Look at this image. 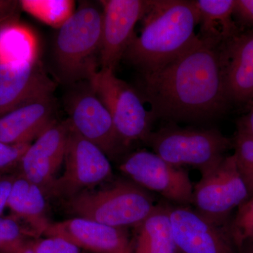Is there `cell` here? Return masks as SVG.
<instances>
[{
    "label": "cell",
    "mask_w": 253,
    "mask_h": 253,
    "mask_svg": "<svg viewBox=\"0 0 253 253\" xmlns=\"http://www.w3.org/2000/svg\"><path fill=\"white\" fill-rule=\"evenodd\" d=\"M142 76L141 95L153 120L208 122L222 114L229 103L219 49L200 38L175 59Z\"/></svg>",
    "instance_id": "cell-1"
},
{
    "label": "cell",
    "mask_w": 253,
    "mask_h": 253,
    "mask_svg": "<svg viewBox=\"0 0 253 253\" xmlns=\"http://www.w3.org/2000/svg\"><path fill=\"white\" fill-rule=\"evenodd\" d=\"M123 58L142 74L175 59L199 41L195 28L199 23L194 1L152 0Z\"/></svg>",
    "instance_id": "cell-2"
},
{
    "label": "cell",
    "mask_w": 253,
    "mask_h": 253,
    "mask_svg": "<svg viewBox=\"0 0 253 253\" xmlns=\"http://www.w3.org/2000/svg\"><path fill=\"white\" fill-rule=\"evenodd\" d=\"M102 9L83 1L58 29L52 48L55 77L65 85L90 81L99 71Z\"/></svg>",
    "instance_id": "cell-3"
},
{
    "label": "cell",
    "mask_w": 253,
    "mask_h": 253,
    "mask_svg": "<svg viewBox=\"0 0 253 253\" xmlns=\"http://www.w3.org/2000/svg\"><path fill=\"white\" fill-rule=\"evenodd\" d=\"M66 201L67 211L75 217L123 229L140 225L157 206L146 190L131 181L88 190Z\"/></svg>",
    "instance_id": "cell-4"
},
{
    "label": "cell",
    "mask_w": 253,
    "mask_h": 253,
    "mask_svg": "<svg viewBox=\"0 0 253 253\" xmlns=\"http://www.w3.org/2000/svg\"><path fill=\"white\" fill-rule=\"evenodd\" d=\"M145 141L166 162L178 168L192 166L201 174L217 166L231 145L215 128H181L173 123L151 131Z\"/></svg>",
    "instance_id": "cell-5"
},
{
    "label": "cell",
    "mask_w": 253,
    "mask_h": 253,
    "mask_svg": "<svg viewBox=\"0 0 253 253\" xmlns=\"http://www.w3.org/2000/svg\"><path fill=\"white\" fill-rule=\"evenodd\" d=\"M89 81L111 114L125 146L127 148L134 141L146 140L151 132L153 118L144 107L140 93L111 71L99 70Z\"/></svg>",
    "instance_id": "cell-6"
},
{
    "label": "cell",
    "mask_w": 253,
    "mask_h": 253,
    "mask_svg": "<svg viewBox=\"0 0 253 253\" xmlns=\"http://www.w3.org/2000/svg\"><path fill=\"white\" fill-rule=\"evenodd\" d=\"M68 86L64 106L73 130L98 146L109 159L123 154L126 148L90 82H79Z\"/></svg>",
    "instance_id": "cell-7"
},
{
    "label": "cell",
    "mask_w": 253,
    "mask_h": 253,
    "mask_svg": "<svg viewBox=\"0 0 253 253\" xmlns=\"http://www.w3.org/2000/svg\"><path fill=\"white\" fill-rule=\"evenodd\" d=\"M249 197L233 154L201 174V179L194 186L192 204L196 212L219 226Z\"/></svg>",
    "instance_id": "cell-8"
},
{
    "label": "cell",
    "mask_w": 253,
    "mask_h": 253,
    "mask_svg": "<svg viewBox=\"0 0 253 253\" xmlns=\"http://www.w3.org/2000/svg\"><path fill=\"white\" fill-rule=\"evenodd\" d=\"M63 167L49 197L71 199L107 180L113 172L107 156L71 126Z\"/></svg>",
    "instance_id": "cell-9"
},
{
    "label": "cell",
    "mask_w": 253,
    "mask_h": 253,
    "mask_svg": "<svg viewBox=\"0 0 253 253\" xmlns=\"http://www.w3.org/2000/svg\"><path fill=\"white\" fill-rule=\"evenodd\" d=\"M120 170L131 181L161 194L180 206L192 204L194 185L189 173L169 164L154 152L133 153L121 163Z\"/></svg>",
    "instance_id": "cell-10"
},
{
    "label": "cell",
    "mask_w": 253,
    "mask_h": 253,
    "mask_svg": "<svg viewBox=\"0 0 253 253\" xmlns=\"http://www.w3.org/2000/svg\"><path fill=\"white\" fill-rule=\"evenodd\" d=\"M102 38L100 70L115 72L134 37L136 23L147 12L151 1L102 0Z\"/></svg>",
    "instance_id": "cell-11"
},
{
    "label": "cell",
    "mask_w": 253,
    "mask_h": 253,
    "mask_svg": "<svg viewBox=\"0 0 253 253\" xmlns=\"http://www.w3.org/2000/svg\"><path fill=\"white\" fill-rule=\"evenodd\" d=\"M70 131L68 119L55 123L30 145L18 166V174L39 186L46 198L64 162Z\"/></svg>",
    "instance_id": "cell-12"
},
{
    "label": "cell",
    "mask_w": 253,
    "mask_h": 253,
    "mask_svg": "<svg viewBox=\"0 0 253 253\" xmlns=\"http://www.w3.org/2000/svg\"><path fill=\"white\" fill-rule=\"evenodd\" d=\"M177 253H236L229 234L186 206L168 208Z\"/></svg>",
    "instance_id": "cell-13"
},
{
    "label": "cell",
    "mask_w": 253,
    "mask_h": 253,
    "mask_svg": "<svg viewBox=\"0 0 253 253\" xmlns=\"http://www.w3.org/2000/svg\"><path fill=\"white\" fill-rule=\"evenodd\" d=\"M56 86L41 59L0 63V116L32 100L54 94Z\"/></svg>",
    "instance_id": "cell-14"
},
{
    "label": "cell",
    "mask_w": 253,
    "mask_h": 253,
    "mask_svg": "<svg viewBox=\"0 0 253 253\" xmlns=\"http://www.w3.org/2000/svg\"><path fill=\"white\" fill-rule=\"evenodd\" d=\"M223 83L229 102L253 98V30L241 31L218 47Z\"/></svg>",
    "instance_id": "cell-15"
},
{
    "label": "cell",
    "mask_w": 253,
    "mask_h": 253,
    "mask_svg": "<svg viewBox=\"0 0 253 253\" xmlns=\"http://www.w3.org/2000/svg\"><path fill=\"white\" fill-rule=\"evenodd\" d=\"M44 236L62 238L94 253H132L126 231L84 218L51 223Z\"/></svg>",
    "instance_id": "cell-16"
},
{
    "label": "cell",
    "mask_w": 253,
    "mask_h": 253,
    "mask_svg": "<svg viewBox=\"0 0 253 253\" xmlns=\"http://www.w3.org/2000/svg\"><path fill=\"white\" fill-rule=\"evenodd\" d=\"M54 94L21 105L0 116V142L31 144L56 121Z\"/></svg>",
    "instance_id": "cell-17"
},
{
    "label": "cell",
    "mask_w": 253,
    "mask_h": 253,
    "mask_svg": "<svg viewBox=\"0 0 253 253\" xmlns=\"http://www.w3.org/2000/svg\"><path fill=\"white\" fill-rule=\"evenodd\" d=\"M46 196L42 190L26 178L15 174L6 208L23 226L28 236L44 235L50 224L46 212Z\"/></svg>",
    "instance_id": "cell-18"
},
{
    "label": "cell",
    "mask_w": 253,
    "mask_h": 253,
    "mask_svg": "<svg viewBox=\"0 0 253 253\" xmlns=\"http://www.w3.org/2000/svg\"><path fill=\"white\" fill-rule=\"evenodd\" d=\"M200 39L219 47L240 33L234 17L235 0H194Z\"/></svg>",
    "instance_id": "cell-19"
},
{
    "label": "cell",
    "mask_w": 253,
    "mask_h": 253,
    "mask_svg": "<svg viewBox=\"0 0 253 253\" xmlns=\"http://www.w3.org/2000/svg\"><path fill=\"white\" fill-rule=\"evenodd\" d=\"M40 59L38 37L19 18L0 22V63H21Z\"/></svg>",
    "instance_id": "cell-20"
},
{
    "label": "cell",
    "mask_w": 253,
    "mask_h": 253,
    "mask_svg": "<svg viewBox=\"0 0 253 253\" xmlns=\"http://www.w3.org/2000/svg\"><path fill=\"white\" fill-rule=\"evenodd\" d=\"M139 226L134 253H177L168 207L156 206Z\"/></svg>",
    "instance_id": "cell-21"
},
{
    "label": "cell",
    "mask_w": 253,
    "mask_h": 253,
    "mask_svg": "<svg viewBox=\"0 0 253 253\" xmlns=\"http://www.w3.org/2000/svg\"><path fill=\"white\" fill-rule=\"evenodd\" d=\"M21 9L51 27L59 29L76 11L71 0H23Z\"/></svg>",
    "instance_id": "cell-22"
},
{
    "label": "cell",
    "mask_w": 253,
    "mask_h": 253,
    "mask_svg": "<svg viewBox=\"0 0 253 253\" xmlns=\"http://www.w3.org/2000/svg\"><path fill=\"white\" fill-rule=\"evenodd\" d=\"M229 235L234 244L241 247L253 240V195L238 208Z\"/></svg>",
    "instance_id": "cell-23"
},
{
    "label": "cell",
    "mask_w": 253,
    "mask_h": 253,
    "mask_svg": "<svg viewBox=\"0 0 253 253\" xmlns=\"http://www.w3.org/2000/svg\"><path fill=\"white\" fill-rule=\"evenodd\" d=\"M234 154L240 174L247 186L250 196L253 195V138L236 133Z\"/></svg>",
    "instance_id": "cell-24"
},
{
    "label": "cell",
    "mask_w": 253,
    "mask_h": 253,
    "mask_svg": "<svg viewBox=\"0 0 253 253\" xmlns=\"http://www.w3.org/2000/svg\"><path fill=\"white\" fill-rule=\"evenodd\" d=\"M27 236L14 218L0 216V253H16L28 242Z\"/></svg>",
    "instance_id": "cell-25"
},
{
    "label": "cell",
    "mask_w": 253,
    "mask_h": 253,
    "mask_svg": "<svg viewBox=\"0 0 253 253\" xmlns=\"http://www.w3.org/2000/svg\"><path fill=\"white\" fill-rule=\"evenodd\" d=\"M31 144L10 145L0 142V179L17 172L23 154Z\"/></svg>",
    "instance_id": "cell-26"
},
{
    "label": "cell",
    "mask_w": 253,
    "mask_h": 253,
    "mask_svg": "<svg viewBox=\"0 0 253 253\" xmlns=\"http://www.w3.org/2000/svg\"><path fill=\"white\" fill-rule=\"evenodd\" d=\"M34 253H83L76 245L62 238L49 236L31 241Z\"/></svg>",
    "instance_id": "cell-27"
},
{
    "label": "cell",
    "mask_w": 253,
    "mask_h": 253,
    "mask_svg": "<svg viewBox=\"0 0 253 253\" xmlns=\"http://www.w3.org/2000/svg\"><path fill=\"white\" fill-rule=\"evenodd\" d=\"M234 17L247 31L253 30V0H235Z\"/></svg>",
    "instance_id": "cell-28"
},
{
    "label": "cell",
    "mask_w": 253,
    "mask_h": 253,
    "mask_svg": "<svg viewBox=\"0 0 253 253\" xmlns=\"http://www.w3.org/2000/svg\"><path fill=\"white\" fill-rule=\"evenodd\" d=\"M21 9L20 1H0V22L19 18Z\"/></svg>",
    "instance_id": "cell-29"
},
{
    "label": "cell",
    "mask_w": 253,
    "mask_h": 253,
    "mask_svg": "<svg viewBox=\"0 0 253 253\" xmlns=\"http://www.w3.org/2000/svg\"><path fill=\"white\" fill-rule=\"evenodd\" d=\"M15 174H11L0 179V216H3V213L6 208Z\"/></svg>",
    "instance_id": "cell-30"
},
{
    "label": "cell",
    "mask_w": 253,
    "mask_h": 253,
    "mask_svg": "<svg viewBox=\"0 0 253 253\" xmlns=\"http://www.w3.org/2000/svg\"><path fill=\"white\" fill-rule=\"evenodd\" d=\"M238 133L253 138V106L238 122Z\"/></svg>",
    "instance_id": "cell-31"
},
{
    "label": "cell",
    "mask_w": 253,
    "mask_h": 253,
    "mask_svg": "<svg viewBox=\"0 0 253 253\" xmlns=\"http://www.w3.org/2000/svg\"><path fill=\"white\" fill-rule=\"evenodd\" d=\"M16 253H34L31 245V241H28L21 249L18 250Z\"/></svg>",
    "instance_id": "cell-32"
},
{
    "label": "cell",
    "mask_w": 253,
    "mask_h": 253,
    "mask_svg": "<svg viewBox=\"0 0 253 253\" xmlns=\"http://www.w3.org/2000/svg\"><path fill=\"white\" fill-rule=\"evenodd\" d=\"M251 253H253V249H252V251H251Z\"/></svg>",
    "instance_id": "cell-33"
},
{
    "label": "cell",
    "mask_w": 253,
    "mask_h": 253,
    "mask_svg": "<svg viewBox=\"0 0 253 253\" xmlns=\"http://www.w3.org/2000/svg\"><path fill=\"white\" fill-rule=\"evenodd\" d=\"M252 101H253V98Z\"/></svg>",
    "instance_id": "cell-34"
}]
</instances>
